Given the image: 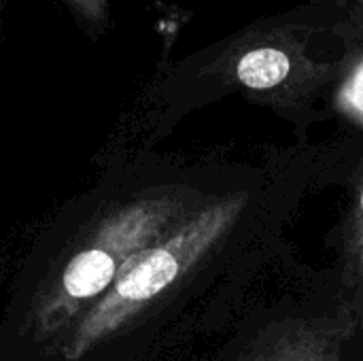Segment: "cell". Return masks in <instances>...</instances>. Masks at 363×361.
<instances>
[{
	"instance_id": "cell-2",
	"label": "cell",
	"mask_w": 363,
	"mask_h": 361,
	"mask_svg": "<svg viewBox=\"0 0 363 361\" xmlns=\"http://www.w3.org/2000/svg\"><path fill=\"white\" fill-rule=\"evenodd\" d=\"M262 211L253 189L221 191L181 228L132 257L32 361H157L206 326L228 283V251Z\"/></svg>"
},
{
	"instance_id": "cell-4",
	"label": "cell",
	"mask_w": 363,
	"mask_h": 361,
	"mask_svg": "<svg viewBox=\"0 0 363 361\" xmlns=\"http://www.w3.org/2000/svg\"><path fill=\"white\" fill-rule=\"evenodd\" d=\"M289 68L291 62L281 49L262 47L249 51L238 62V79L251 89H270L287 79Z\"/></svg>"
},
{
	"instance_id": "cell-8",
	"label": "cell",
	"mask_w": 363,
	"mask_h": 361,
	"mask_svg": "<svg viewBox=\"0 0 363 361\" xmlns=\"http://www.w3.org/2000/svg\"><path fill=\"white\" fill-rule=\"evenodd\" d=\"M0 361H4V357H2V351H0Z\"/></svg>"
},
{
	"instance_id": "cell-3",
	"label": "cell",
	"mask_w": 363,
	"mask_h": 361,
	"mask_svg": "<svg viewBox=\"0 0 363 361\" xmlns=\"http://www.w3.org/2000/svg\"><path fill=\"white\" fill-rule=\"evenodd\" d=\"M357 328L359 315L351 304L274 317L240 330L217 353L198 361H345L342 347Z\"/></svg>"
},
{
	"instance_id": "cell-7",
	"label": "cell",
	"mask_w": 363,
	"mask_h": 361,
	"mask_svg": "<svg viewBox=\"0 0 363 361\" xmlns=\"http://www.w3.org/2000/svg\"><path fill=\"white\" fill-rule=\"evenodd\" d=\"M353 268H355V274H357V279H359V285L363 287V255L359 257V262H357Z\"/></svg>"
},
{
	"instance_id": "cell-6",
	"label": "cell",
	"mask_w": 363,
	"mask_h": 361,
	"mask_svg": "<svg viewBox=\"0 0 363 361\" xmlns=\"http://www.w3.org/2000/svg\"><path fill=\"white\" fill-rule=\"evenodd\" d=\"M353 96H355V100L359 102V106L363 109V68H362V72H359V77H357V81H355Z\"/></svg>"
},
{
	"instance_id": "cell-1",
	"label": "cell",
	"mask_w": 363,
	"mask_h": 361,
	"mask_svg": "<svg viewBox=\"0 0 363 361\" xmlns=\"http://www.w3.org/2000/svg\"><path fill=\"white\" fill-rule=\"evenodd\" d=\"M219 191L208 172L164 160L102 166L38 232L0 317L4 361H32L147 247L172 234Z\"/></svg>"
},
{
	"instance_id": "cell-5",
	"label": "cell",
	"mask_w": 363,
	"mask_h": 361,
	"mask_svg": "<svg viewBox=\"0 0 363 361\" xmlns=\"http://www.w3.org/2000/svg\"><path fill=\"white\" fill-rule=\"evenodd\" d=\"M347 251L353 262V266L359 262L363 255V181L355 196L353 211L349 215V226H347Z\"/></svg>"
}]
</instances>
